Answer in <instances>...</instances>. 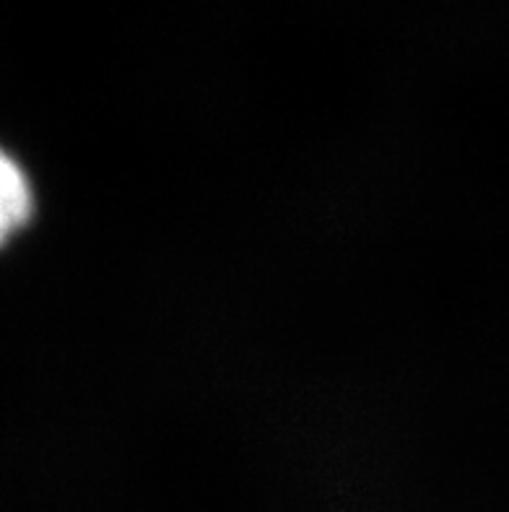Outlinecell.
I'll return each instance as SVG.
<instances>
[{"mask_svg":"<svg viewBox=\"0 0 509 512\" xmlns=\"http://www.w3.org/2000/svg\"><path fill=\"white\" fill-rule=\"evenodd\" d=\"M37 214V193L24 164L0 146V250L19 237Z\"/></svg>","mask_w":509,"mask_h":512,"instance_id":"cell-1","label":"cell"}]
</instances>
